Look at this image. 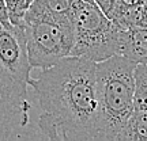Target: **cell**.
Returning a JSON list of instances; mask_svg holds the SVG:
<instances>
[{
    "mask_svg": "<svg viewBox=\"0 0 147 141\" xmlns=\"http://www.w3.org/2000/svg\"><path fill=\"white\" fill-rule=\"evenodd\" d=\"M42 110L38 128L49 140H97V63L68 56L30 79Z\"/></svg>",
    "mask_w": 147,
    "mask_h": 141,
    "instance_id": "1",
    "label": "cell"
},
{
    "mask_svg": "<svg viewBox=\"0 0 147 141\" xmlns=\"http://www.w3.org/2000/svg\"><path fill=\"white\" fill-rule=\"evenodd\" d=\"M136 64L121 54L97 63V140L117 141L134 114Z\"/></svg>",
    "mask_w": 147,
    "mask_h": 141,
    "instance_id": "2",
    "label": "cell"
},
{
    "mask_svg": "<svg viewBox=\"0 0 147 141\" xmlns=\"http://www.w3.org/2000/svg\"><path fill=\"white\" fill-rule=\"evenodd\" d=\"M71 18L74 25L71 56L100 63L117 54L121 29L94 0H75Z\"/></svg>",
    "mask_w": 147,
    "mask_h": 141,
    "instance_id": "3",
    "label": "cell"
},
{
    "mask_svg": "<svg viewBox=\"0 0 147 141\" xmlns=\"http://www.w3.org/2000/svg\"><path fill=\"white\" fill-rule=\"evenodd\" d=\"M32 69L23 25L4 26L0 23V94L30 109L27 86Z\"/></svg>",
    "mask_w": 147,
    "mask_h": 141,
    "instance_id": "4",
    "label": "cell"
},
{
    "mask_svg": "<svg viewBox=\"0 0 147 141\" xmlns=\"http://www.w3.org/2000/svg\"><path fill=\"white\" fill-rule=\"evenodd\" d=\"M29 60L33 68L47 69L71 56L74 47L72 18L29 16L23 22Z\"/></svg>",
    "mask_w": 147,
    "mask_h": 141,
    "instance_id": "5",
    "label": "cell"
},
{
    "mask_svg": "<svg viewBox=\"0 0 147 141\" xmlns=\"http://www.w3.org/2000/svg\"><path fill=\"white\" fill-rule=\"evenodd\" d=\"M30 109L22 107L0 94V140H11L19 137L22 130L29 124Z\"/></svg>",
    "mask_w": 147,
    "mask_h": 141,
    "instance_id": "6",
    "label": "cell"
},
{
    "mask_svg": "<svg viewBox=\"0 0 147 141\" xmlns=\"http://www.w3.org/2000/svg\"><path fill=\"white\" fill-rule=\"evenodd\" d=\"M117 54L125 56L135 63H147V27L121 30Z\"/></svg>",
    "mask_w": 147,
    "mask_h": 141,
    "instance_id": "7",
    "label": "cell"
},
{
    "mask_svg": "<svg viewBox=\"0 0 147 141\" xmlns=\"http://www.w3.org/2000/svg\"><path fill=\"white\" fill-rule=\"evenodd\" d=\"M109 19L115 22L121 30H132V29L147 27V16L143 4L131 5V7L116 4Z\"/></svg>",
    "mask_w": 147,
    "mask_h": 141,
    "instance_id": "8",
    "label": "cell"
},
{
    "mask_svg": "<svg viewBox=\"0 0 147 141\" xmlns=\"http://www.w3.org/2000/svg\"><path fill=\"white\" fill-rule=\"evenodd\" d=\"M75 0H33L25 18L29 16H52L65 19L71 16Z\"/></svg>",
    "mask_w": 147,
    "mask_h": 141,
    "instance_id": "9",
    "label": "cell"
},
{
    "mask_svg": "<svg viewBox=\"0 0 147 141\" xmlns=\"http://www.w3.org/2000/svg\"><path fill=\"white\" fill-rule=\"evenodd\" d=\"M117 141H147V110H135Z\"/></svg>",
    "mask_w": 147,
    "mask_h": 141,
    "instance_id": "10",
    "label": "cell"
},
{
    "mask_svg": "<svg viewBox=\"0 0 147 141\" xmlns=\"http://www.w3.org/2000/svg\"><path fill=\"white\" fill-rule=\"evenodd\" d=\"M135 110H147V63L135 67Z\"/></svg>",
    "mask_w": 147,
    "mask_h": 141,
    "instance_id": "11",
    "label": "cell"
},
{
    "mask_svg": "<svg viewBox=\"0 0 147 141\" xmlns=\"http://www.w3.org/2000/svg\"><path fill=\"white\" fill-rule=\"evenodd\" d=\"M5 5H7V12H8V18L12 25H23L25 22V15H26L27 10H29V1L27 0H4Z\"/></svg>",
    "mask_w": 147,
    "mask_h": 141,
    "instance_id": "12",
    "label": "cell"
},
{
    "mask_svg": "<svg viewBox=\"0 0 147 141\" xmlns=\"http://www.w3.org/2000/svg\"><path fill=\"white\" fill-rule=\"evenodd\" d=\"M95 4L105 12V15L109 18L116 7V0H94Z\"/></svg>",
    "mask_w": 147,
    "mask_h": 141,
    "instance_id": "13",
    "label": "cell"
},
{
    "mask_svg": "<svg viewBox=\"0 0 147 141\" xmlns=\"http://www.w3.org/2000/svg\"><path fill=\"white\" fill-rule=\"evenodd\" d=\"M0 23H1V25H4V26L12 25V23L10 22V18H8L7 5H5L4 0H0Z\"/></svg>",
    "mask_w": 147,
    "mask_h": 141,
    "instance_id": "14",
    "label": "cell"
},
{
    "mask_svg": "<svg viewBox=\"0 0 147 141\" xmlns=\"http://www.w3.org/2000/svg\"><path fill=\"white\" fill-rule=\"evenodd\" d=\"M146 0H116V4L124 5V7H131V5L144 4Z\"/></svg>",
    "mask_w": 147,
    "mask_h": 141,
    "instance_id": "15",
    "label": "cell"
},
{
    "mask_svg": "<svg viewBox=\"0 0 147 141\" xmlns=\"http://www.w3.org/2000/svg\"><path fill=\"white\" fill-rule=\"evenodd\" d=\"M143 5H144V11H146V16H147V0L144 1V4Z\"/></svg>",
    "mask_w": 147,
    "mask_h": 141,
    "instance_id": "16",
    "label": "cell"
},
{
    "mask_svg": "<svg viewBox=\"0 0 147 141\" xmlns=\"http://www.w3.org/2000/svg\"><path fill=\"white\" fill-rule=\"evenodd\" d=\"M27 1H29V4H32V1H33V0H27Z\"/></svg>",
    "mask_w": 147,
    "mask_h": 141,
    "instance_id": "17",
    "label": "cell"
}]
</instances>
